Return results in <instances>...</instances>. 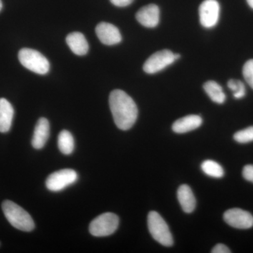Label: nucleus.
I'll return each mask as SVG.
<instances>
[{
    "label": "nucleus",
    "mask_w": 253,
    "mask_h": 253,
    "mask_svg": "<svg viewBox=\"0 0 253 253\" xmlns=\"http://www.w3.org/2000/svg\"><path fill=\"white\" fill-rule=\"evenodd\" d=\"M109 106L116 126L128 130L134 126L138 116L137 106L126 91L116 89L109 96Z\"/></svg>",
    "instance_id": "nucleus-1"
},
{
    "label": "nucleus",
    "mask_w": 253,
    "mask_h": 253,
    "mask_svg": "<svg viewBox=\"0 0 253 253\" xmlns=\"http://www.w3.org/2000/svg\"><path fill=\"white\" fill-rule=\"evenodd\" d=\"M58 146L63 154H72L74 151L75 141L72 134L69 131L63 130L59 133L58 136Z\"/></svg>",
    "instance_id": "nucleus-18"
},
{
    "label": "nucleus",
    "mask_w": 253,
    "mask_h": 253,
    "mask_svg": "<svg viewBox=\"0 0 253 253\" xmlns=\"http://www.w3.org/2000/svg\"><path fill=\"white\" fill-rule=\"evenodd\" d=\"M49 123L46 118H41L38 120L34 134L32 139V145L36 149H41L45 146L49 137Z\"/></svg>",
    "instance_id": "nucleus-12"
},
{
    "label": "nucleus",
    "mask_w": 253,
    "mask_h": 253,
    "mask_svg": "<svg viewBox=\"0 0 253 253\" xmlns=\"http://www.w3.org/2000/svg\"><path fill=\"white\" fill-rule=\"evenodd\" d=\"M234 140L240 144H247L253 141V126H249L235 133Z\"/></svg>",
    "instance_id": "nucleus-21"
},
{
    "label": "nucleus",
    "mask_w": 253,
    "mask_h": 253,
    "mask_svg": "<svg viewBox=\"0 0 253 253\" xmlns=\"http://www.w3.org/2000/svg\"><path fill=\"white\" fill-rule=\"evenodd\" d=\"M203 120L197 115H189L178 119L173 123L172 130L178 134L189 132L197 129L202 125Z\"/></svg>",
    "instance_id": "nucleus-13"
},
{
    "label": "nucleus",
    "mask_w": 253,
    "mask_h": 253,
    "mask_svg": "<svg viewBox=\"0 0 253 253\" xmlns=\"http://www.w3.org/2000/svg\"><path fill=\"white\" fill-rule=\"evenodd\" d=\"M66 43L71 51L78 56H84L89 51V44L85 37L79 32H74L68 35Z\"/></svg>",
    "instance_id": "nucleus-14"
},
{
    "label": "nucleus",
    "mask_w": 253,
    "mask_h": 253,
    "mask_svg": "<svg viewBox=\"0 0 253 253\" xmlns=\"http://www.w3.org/2000/svg\"><path fill=\"white\" fill-rule=\"evenodd\" d=\"M78 174L71 169H61L53 172L46 180V186L49 191H60L78 180Z\"/></svg>",
    "instance_id": "nucleus-7"
},
{
    "label": "nucleus",
    "mask_w": 253,
    "mask_h": 253,
    "mask_svg": "<svg viewBox=\"0 0 253 253\" xmlns=\"http://www.w3.org/2000/svg\"><path fill=\"white\" fill-rule=\"evenodd\" d=\"M138 22L144 27L153 28L159 23L160 9L156 4H149L143 6L136 14Z\"/></svg>",
    "instance_id": "nucleus-11"
},
{
    "label": "nucleus",
    "mask_w": 253,
    "mask_h": 253,
    "mask_svg": "<svg viewBox=\"0 0 253 253\" xmlns=\"http://www.w3.org/2000/svg\"><path fill=\"white\" fill-rule=\"evenodd\" d=\"M177 199L184 212L191 213L196 206V198L189 186L183 184L178 189Z\"/></svg>",
    "instance_id": "nucleus-16"
},
{
    "label": "nucleus",
    "mask_w": 253,
    "mask_h": 253,
    "mask_svg": "<svg viewBox=\"0 0 253 253\" xmlns=\"http://www.w3.org/2000/svg\"><path fill=\"white\" fill-rule=\"evenodd\" d=\"M228 87L234 93L236 99H242L246 95V87L244 83L239 80H230L227 83Z\"/></svg>",
    "instance_id": "nucleus-20"
},
{
    "label": "nucleus",
    "mask_w": 253,
    "mask_h": 253,
    "mask_svg": "<svg viewBox=\"0 0 253 253\" xmlns=\"http://www.w3.org/2000/svg\"><path fill=\"white\" fill-rule=\"evenodd\" d=\"M18 59L25 68L37 74L45 75L49 72V61L36 50L23 48L18 52Z\"/></svg>",
    "instance_id": "nucleus-4"
},
{
    "label": "nucleus",
    "mask_w": 253,
    "mask_h": 253,
    "mask_svg": "<svg viewBox=\"0 0 253 253\" xmlns=\"http://www.w3.org/2000/svg\"><path fill=\"white\" fill-rule=\"evenodd\" d=\"M180 54H174V58H175V60L179 59L180 58Z\"/></svg>",
    "instance_id": "nucleus-27"
},
{
    "label": "nucleus",
    "mask_w": 253,
    "mask_h": 253,
    "mask_svg": "<svg viewBox=\"0 0 253 253\" xmlns=\"http://www.w3.org/2000/svg\"><path fill=\"white\" fill-rule=\"evenodd\" d=\"M243 176L246 180L253 183V165H247L243 169Z\"/></svg>",
    "instance_id": "nucleus-23"
},
{
    "label": "nucleus",
    "mask_w": 253,
    "mask_h": 253,
    "mask_svg": "<svg viewBox=\"0 0 253 253\" xmlns=\"http://www.w3.org/2000/svg\"><path fill=\"white\" fill-rule=\"evenodd\" d=\"M96 33L99 41L106 45H115L122 41L119 29L111 23H99L96 27Z\"/></svg>",
    "instance_id": "nucleus-10"
},
{
    "label": "nucleus",
    "mask_w": 253,
    "mask_h": 253,
    "mask_svg": "<svg viewBox=\"0 0 253 253\" xmlns=\"http://www.w3.org/2000/svg\"><path fill=\"white\" fill-rule=\"evenodd\" d=\"M201 169L205 174L212 177L221 178L224 174V169L220 165L211 160L205 161L201 165Z\"/></svg>",
    "instance_id": "nucleus-19"
},
{
    "label": "nucleus",
    "mask_w": 253,
    "mask_h": 253,
    "mask_svg": "<svg viewBox=\"0 0 253 253\" xmlns=\"http://www.w3.org/2000/svg\"><path fill=\"white\" fill-rule=\"evenodd\" d=\"M2 2H1V0H0V11H1V9H2Z\"/></svg>",
    "instance_id": "nucleus-28"
},
{
    "label": "nucleus",
    "mask_w": 253,
    "mask_h": 253,
    "mask_svg": "<svg viewBox=\"0 0 253 253\" xmlns=\"http://www.w3.org/2000/svg\"><path fill=\"white\" fill-rule=\"evenodd\" d=\"M14 110L12 105L4 98L0 99V132L6 133L11 129Z\"/></svg>",
    "instance_id": "nucleus-15"
},
{
    "label": "nucleus",
    "mask_w": 253,
    "mask_h": 253,
    "mask_svg": "<svg viewBox=\"0 0 253 253\" xmlns=\"http://www.w3.org/2000/svg\"><path fill=\"white\" fill-rule=\"evenodd\" d=\"M243 75L248 84L253 89V59L249 60L245 63Z\"/></svg>",
    "instance_id": "nucleus-22"
},
{
    "label": "nucleus",
    "mask_w": 253,
    "mask_h": 253,
    "mask_svg": "<svg viewBox=\"0 0 253 253\" xmlns=\"http://www.w3.org/2000/svg\"><path fill=\"white\" fill-rule=\"evenodd\" d=\"M148 227L150 234L159 244L166 247L172 246L174 241L169 226L156 211H151L148 215Z\"/></svg>",
    "instance_id": "nucleus-3"
},
{
    "label": "nucleus",
    "mask_w": 253,
    "mask_h": 253,
    "mask_svg": "<svg viewBox=\"0 0 253 253\" xmlns=\"http://www.w3.org/2000/svg\"><path fill=\"white\" fill-rule=\"evenodd\" d=\"M226 224L240 229H248L253 226V216L251 213L239 208L226 211L224 214Z\"/></svg>",
    "instance_id": "nucleus-9"
},
{
    "label": "nucleus",
    "mask_w": 253,
    "mask_h": 253,
    "mask_svg": "<svg viewBox=\"0 0 253 253\" xmlns=\"http://www.w3.org/2000/svg\"><path fill=\"white\" fill-rule=\"evenodd\" d=\"M110 1L113 5L118 7H126L131 4L134 0H110Z\"/></svg>",
    "instance_id": "nucleus-25"
},
{
    "label": "nucleus",
    "mask_w": 253,
    "mask_h": 253,
    "mask_svg": "<svg viewBox=\"0 0 253 253\" xmlns=\"http://www.w3.org/2000/svg\"><path fill=\"white\" fill-rule=\"evenodd\" d=\"M1 208L6 219L16 229L26 232H29L35 229L33 218L21 206L13 201L6 200L2 203Z\"/></svg>",
    "instance_id": "nucleus-2"
},
{
    "label": "nucleus",
    "mask_w": 253,
    "mask_h": 253,
    "mask_svg": "<svg viewBox=\"0 0 253 253\" xmlns=\"http://www.w3.org/2000/svg\"><path fill=\"white\" fill-rule=\"evenodd\" d=\"M119 218L112 212H106L95 218L89 224V231L96 237L111 235L117 230Z\"/></svg>",
    "instance_id": "nucleus-5"
},
{
    "label": "nucleus",
    "mask_w": 253,
    "mask_h": 253,
    "mask_svg": "<svg viewBox=\"0 0 253 253\" xmlns=\"http://www.w3.org/2000/svg\"><path fill=\"white\" fill-rule=\"evenodd\" d=\"M248 4L253 9V0H247Z\"/></svg>",
    "instance_id": "nucleus-26"
},
{
    "label": "nucleus",
    "mask_w": 253,
    "mask_h": 253,
    "mask_svg": "<svg viewBox=\"0 0 253 253\" xmlns=\"http://www.w3.org/2000/svg\"><path fill=\"white\" fill-rule=\"evenodd\" d=\"M220 6L217 0H205L199 6L200 22L204 28L215 26L219 21Z\"/></svg>",
    "instance_id": "nucleus-8"
},
{
    "label": "nucleus",
    "mask_w": 253,
    "mask_h": 253,
    "mask_svg": "<svg viewBox=\"0 0 253 253\" xmlns=\"http://www.w3.org/2000/svg\"><path fill=\"white\" fill-rule=\"evenodd\" d=\"M211 253H230L231 251L229 248L224 244H217L213 248Z\"/></svg>",
    "instance_id": "nucleus-24"
},
{
    "label": "nucleus",
    "mask_w": 253,
    "mask_h": 253,
    "mask_svg": "<svg viewBox=\"0 0 253 253\" xmlns=\"http://www.w3.org/2000/svg\"><path fill=\"white\" fill-rule=\"evenodd\" d=\"M204 89L213 102L221 104L225 101L226 95L222 87L216 82L210 81L204 84Z\"/></svg>",
    "instance_id": "nucleus-17"
},
{
    "label": "nucleus",
    "mask_w": 253,
    "mask_h": 253,
    "mask_svg": "<svg viewBox=\"0 0 253 253\" xmlns=\"http://www.w3.org/2000/svg\"><path fill=\"white\" fill-rule=\"evenodd\" d=\"M174 54L170 50L164 49L156 51L146 60L143 69L148 74L160 72L175 61Z\"/></svg>",
    "instance_id": "nucleus-6"
}]
</instances>
